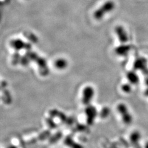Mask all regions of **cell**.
<instances>
[{"instance_id": "1", "label": "cell", "mask_w": 148, "mask_h": 148, "mask_svg": "<svg viewBox=\"0 0 148 148\" xmlns=\"http://www.w3.org/2000/svg\"><path fill=\"white\" fill-rule=\"evenodd\" d=\"M25 54L30 58L31 61L35 62L37 63L40 69V74L43 76L47 75L49 73V69L48 68L47 61L45 59L40 57L37 53L32 52V50L27 51V53Z\"/></svg>"}, {"instance_id": "2", "label": "cell", "mask_w": 148, "mask_h": 148, "mask_svg": "<svg viewBox=\"0 0 148 148\" xmlns=\"http://www.w3.org/2000/svg\"><path fill=\"white\" fill-rule=\"evenodd\" d=\"M115 7V3L112 0H108L104 2L94 13V17L97 20H100L104 18L106 14L113 11Z\"/></svg>"}, {"instance_id": "3", "label": "cell", "mask_w": 148, "mask_h": 148, "mask_svg": "<svg viewBox=\"0 0 148 148\" xmlns=\"http://www.w3.org/2000/svg\"><path fill=\"white\" fill-rule=\"evenodd\" d=\"M95 95V90L94 87L91 86H86L82 92L81 101L82 104L86 106L90 104Z\"/></svg>"}, {"instance_id": "4", "label": "cell", "mask_w": 148, "mask_h": 148, "mask_svg": "<svg viewBox=\"0 0 148 148\" xmlns=\"http://www.w3.org/2000/svg\"><path fill=\"white\" fill-rule=\"evenodd\" d=\"M117 110L119 114L121 115L122 120L125 124L130 125L132 122L133 120L132 115L126 104L123 103L119 104L117 106Z\"/></svg>"}, {"instance_id": "5", "label": "cell", "mask_w": 148, "mask_h": 148, "mask_svg": "<svg viewBox=\"0 0 148 148\" xmlns=\"http://www.w3.org/2000/svg\"><path fill=\"white\" fill-rule=\"evenodd\" d=\"M11 47L14 48L16 51H19L22 49H25L27 51H31L32 45L30 43L25 42L21 39H14L10 42Z\"/></svg>"}, {"instance_id": "6", "label": "cell", "mask_w": 148, "mask_h": 148, "mask_svg": "<svg viewBox=\"0 0 148 148\" xmlns=\"http://www.w3.org/2000/svg\"><path fill=\"white\" fill-rule=\"evenodd\" d=\"M85 114L86 116L87 122L89 125H92L95 121V119L98 116V112L95 106L90 104L86 106L85 109Z\"/></svg>"}, {"instance_id": "7", "label": "cell", "mask_w": 148, "mask_h": 148, "mask_svg": "<svg viewBox=\"0 0 148 148\" xmlns=\"http://www.w3.org/2000/svg\"><path fill=\"white\" fill-rule=\"evenodd\" d=\"M115 32L118 39L122 43L127 42L128 39L127 32L125 29L121 25H118L115 29Z\"/></svg>"}, {"instance_id": "8", "label": "cell", "mask_w": 148, "mask_h": 148, "mask_svg": "<svg viewBox=\"0 0 148 148\" xmlns=\"http://www.w3.org/2000/svg\"><path fill=\"white\" fill-rule=\"evenodd\" d=\"M147 62L146 59L144 58H137L134 62L133 64L134 69L137 70H146L147 68Z\"/></svg>"}, {"instance_id": "9", "label": "cell", "mask_w": 148, "mask_h": 148, "mask_svg": "<svg viewBox=\"0 0 148 148\" xmlns=\"http://www.w3.org/2000/svg\"><path fill=\"white\" fill-rule=\"evenodd\" d=\"M130 49H131V47L129 45H121L115 48V52L118 56H126L128 55L129 52L130 51Z\"/></svg>"}, {"instance_id": "10", "label": "cell", "mask_w": 148, "mask_h": 148, "mask_svg": "<svg viewBox=\"0 0 148 148\" xmlns=\"http://www.w3.org/2000/svg\"><path fill=\"white\" fill-rule=\"evenodd\" d=\"M54 66L56 68V69L60 70H63L68 67V62L65 58H59L55 61Z\"/></svg>"}, {"instance_id": "11", "label": "cell", "mask_w": 148, "mask_h": 148, "mask_svg": "<svg viewBox=\"0 0 148 148\" xmlns=\"http://www.w3.org/2000/svg\"><path fill=\"white\" fill-rule=\"evenodd\" d=\"M127 79L129 82L132 85H136L138 84L139 79L137 74L133 71L128 72L127 74Z\"/></svg>"}, {"instance_id": "12", "label": "cell", "mask_w": 148, "mask_h": 148, "mask_svg": "<svg viewBox=\"0 0 148 148\" xmlns=\"http://www.w3.org/2000/svg\"><path fill=\"white\" fill-rule=\"evenodd\" d=\"M18 52L19 51H16V52L13 54L12 58V63L14 65L19 64L21 63V54Z\"/></svg>"}, {"instance_id": "13", "label": "cell", "mask_w": 148, "mask_h": 148, "mask_svg": "<svg viewBox=\"0 0 148 148\" xmlns=\"http://www.w3.org/2000/svg\"><path fill=\"white\" fill-rule=\"evenodd\" d=\"M121 90L125 93H130L131 92L132 90V86L131 85V84H125L122 85Z\"/></svg>"}, {"instance_id": "14", "label": "cell", "mask_w": 148, "mask_h": 148, "mask_svg": "<svg viewBox=\"0 0 148 148\" xmlns=\"http://www.w3.org/2000/svg\"><path fill=\"white\" fill-rule=\"evenodd\" d=\"M31 62H32L31 60L25 54V55H24L23 56H21L20 64H21L23 66H27Z\"/></svg>"}, {"instance_id": "15", "label": "cell", "mask_w": 148, "mask_h": 148, "mask_svg": "<svg viewBox=\"0 0 148 148\" xmlns=\"http://www.w3.org/2000/svg\"><path fill=\"white\" fill-rule=\"evenodd\" d=\"M145 84H146V85H147V86L148 87V77L146 79V80H145Z\"/></svg>"}]
</instances>
